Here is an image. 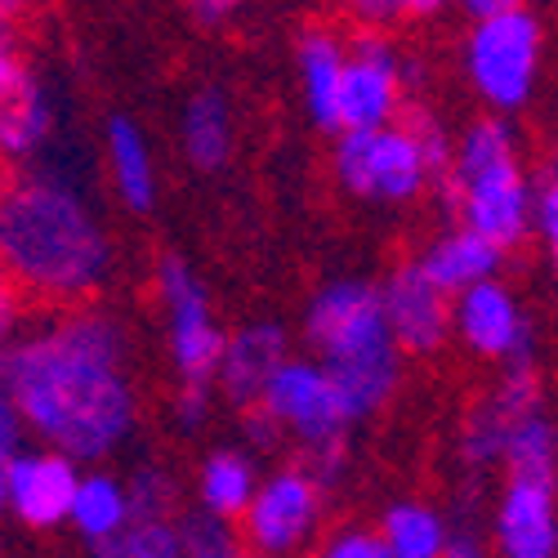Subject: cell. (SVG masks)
I'll return each mask as SVG.
<instances>
[{"label": "cell", "instance_id": "cell-1", "mask_svg": "<svg viewBox=\"0 0 558 558\" xmlns=\"http://www.w3.org/2000/svg\"><path fill=\"white\" fill-rule=\"evenodd\" d=\"M10 336L5 402L40 442L72 460H104L134 434L138 389L117 317L68 308Z\"/></svg>", "mask_w": 558, "mask_h": 558}, {"label": "cell", "instance_id": "cell-2", "mask_svg": "<svg viewBox=\"0 0 558 558\" xmlns=\"http://www.w3.org/2000/svg\"><path fill=\"white\" fill-rule=\"evenodd\" d=\"M0 255L36 300L76 304L112 272V242L89 197L59 170H27L0 206Z\"/></svg>", "mask_w": 558, "mask_h": 558}, {"label": "cell", "instance_id": "cell-3", "mask_svg": "<svg viewBox=\"0 0 558 558\" xmlns=\"http://www.w3.org/2000/svg\"><path fill=\"white\" fill-rule=\"evenodd\" d=\"M304 340L313 357L336 376L353 421L380 411L398 389V340L385 317L380 287L340 277L317 287L304 308Z\"/></svg>", "mask_w": 558, "mask_h": 558}, {"label": "cell", "instance_id": "cell-4", "mask_svg": "<svg viewBox=\"0 0 558 558\" xmlns=\"http://www.w3.org/2000/svg\"><path fill=\"white\" fill-rule=\"evenodd\" d=\"M447 189L460 223L483 232L500 251L536 232V193L519 166V134L509 121L483 117L456 138Z\"/></svg>", "mask_w": 558, "mask_h": 558}, {"label": "cell", "instance_id": "cell-5", "mask_svg": "<svg viewBox=\"0 0 558 558\" xmlns=\"http://www.w3.org/2000/svg\"><path fill=\"white\" fill-rule=\"evenodd\" d=\"M255 411L277 434H291L304 447L308 470L322 483L336 478L344 460V429L353 425V415L344 407L336 376L317 357H287V366L268 380Z\"/></svg>", "mask_w": 558, "mask_h": 558}, {"label": "cell", "instance_id": "cell-6", "mask_svg": "<svg viewBox=\"0 0 558 558\" xmlns=\"http://www.w3.org/2000/svg\"><path fill=\"white\" fill-rule=\"evenodd\" d=\"M541 50L545 36L536 14L514 10V14L478 19L470 36H464V76H470L474 95L492 112H519L536 89Z\"/></svg>", "mask_w": 558, "mask_h": 558}, {"label": "cell", "instance_id": "cell-7", "mask_svg": "<svg viewBox=\"0 0 558 558\" xmlns=\"http://www.w3.org/2000/svg\"><path fill=\"white\" fill-rule=\"evenodd\" d=\"M157 304H161L166 353L179 376V389H210L219 380V357H223L228 331L219 327L202 277L179 255H166L157 264Z\"/></svg>", "mask_w": 558, "mask_h": 558}, {"label": "cell", "instance_id": "cell-8", "mask_svg": "<svg viewBox=\"0 0 558 558\" xmlns=\"http://www.w3.org/2000/svg\"><path fill=\"white\" fill-rule=\"evenodd\" d=\"M336 174L362 202H411L425 193V183L438 179L425 144L415 138L407 121H393L385 130H353L336 144Z\"/></svg>", "mask_w": 558, "mask_h": 558}, {"label": "cell", "instance_id": "cell-9", "mask_svg": "<svg viewBox=\"0 0 558 558\" xmlns=\"http://www.w3.org/2000/svg\"><path fill=\"white\" fill-rule=\"evenodd\" d=\"M322 483L304 464L277 470L259 483L255 505L242 519V536L264 558H291L322 523Z\"/></svg>", "mask_w": 558, "mask_h": 558}, {"label": "cell", "instance_id": "cell-10", "mask_svg": "<svg viewBox=\"0 0 558 558\" xmlns=\"http://www.w3.org/2000/svg\"><path fill=\"white\" fill-rule=\"evenodd\" d=\"M407 95V63L398 45L366 32L362 40L349 45V72L340 89V134L353 130H385L398 121Z\"/></svg>", "mask_w": 558, "mask_h": 558}, {"label": "cell", "instance_id": "cell-11", "mask_svg": "<svg viewBox=\"0 0 558 558\" xmlns=\"http://www.w3.org/2000/svg\"><path fill=\"white\" fill-rule=\"evenodd\" d=\"M81 460L45 447V451H19L0 464V496H5L10 514L23 527L50 532L59 523H72V505L81 487Z\"/></svg>", "mask_w": 558, "mask_h": 558}, {"label": "cell", "instance_id": "cell-12", "mask_svg": "<svg viewBox=\"0 0 558 558\" xmlns=\"http://www.w3.org/2000/svg\"><path fill=\"white\" fill-rule=\"evenodd\" d=\"M385 317L402 353H438L456 336L451 295L434 282L421 264H402L385 277Z\"/></svg>", "mask_w": 558, "mask_h": 558}, {"label": "cell", "instance_id": "cell-13", "mask_svg": "<svg viewBox=\"0 0 558 558\" xmlns=\"http://www.w3.org/2000/svg\"><path fill=\"white\" fill-rule=\"evenodd\" d=\"M532 411H541V385L536 371L527 362H514L505 376L492 385V393L470 411V421L460 429V460L487 470V464H505V442L527 421Z\"/></svg>", "mask_w": 558, "mask_h": 558}, {"label": "cell", "instance_id": "cell-14", "mask_svg": "<svg viewBox=\"0 0 558 558\" xmlns=\"http://www.w3.org/2000/svg\"><path fill=\"white\" fill-rule=\"evenodd\" d=\"M496 558H558V478H509L492 514Z\"/></svg>", "mask_w": 558, "mask_h": 558}, {"label": "cell", "instance_id": "cell-15", "mask_svg": "<svg viewBox=\"0 0 558 558\" xmlns=\"http://www.w3.org/2000/svg\"><path fill=\"white\" fill-rule=\"evenodd\" d=\"M451 313H456V340L470 353H478L487 362H509V366L527 362L532 331H527V317L509 287L483 282L474 291L456 295Z\"/></svg>", "mask_w": 558, "mask_h": 558}, {"label": "cell", "instance_id": "cell-16", "mask_svg": "<svg viewBox=\"0 0 558 558\" xmlns=\"http://www.w3.org/2000/svg\"><path fill=\"white\" fill-rule=\"evenodd\" d=\"M54 134V99L14 50V36H5L0 54V144L10 157H36L45 138Z\"/></svg>", "mask_w": 558, "mask_h": 558}, {"label": "cell", "instance_id": "cell-17", "mask_svg": "<svg viewBox=\"0 0 558 558\" xmlns=\"http://www.w3.org/2000/svg\"><path fill=\"white\" fill-rule=\"evenodd\" d=\"M287 331L277 322H251V327L232 331L219 357V389L238 402V407H255L268 389V380L287 366Z\"/></svg>", "mask_w": 558, "mask_h": 558}, {"label": "cell", "instance_id": "cell-18", "mask_svg": "<svg viewBox=\"0 0 558 558\" xmlns=\"http://www.w3.org/2000/svg\"><path fill=\"white\" fill-rule=\"evenodd\" d=\"M500 255H505V251H500L496 242H487L483 232L456 223V228L442 232V238H434L415 264H421V268L434 277V282L456 300V295L474 291V287H483V282H496Z\"/></svg>", "mask_w": 558, "mask_h": 558}, {"label": "cell", "instance_id": "cell-19", "mask_svg": "<svg viewBox=\"0 0 558 558\" xmlns=\"http://www.w3.org/2000/svg\"><path fill=\"white\" fill-rule=\"evenodd\" d=\"M300 89H304V108L322 130L340 125V89L349 72V45L336 32H304L300 36Z\"/></svg>", "mask_w": 558, "mask_h": 558}, {"label": "cell", "instance_id": "cell-20", "mask_svg": "<svg viewBox=\"0 0 558 558\" xmlns=\"http://www.w3.org/2000/svg\"><path fill=\"white\" fill-rule=\"evenodd\" d=\"M104 157L112 189L130 210H148L157 202V161L148 148V134L138 130L130 117H112L104 134Z\"/></svg>", "mask_w": 558, "mask_h": 558}, {"label": "cell", "instance_id": "cell-21", "mask_svg": "<svg viewBox=\"0 0 558 558\" xmlns=\"http://www.w3.org/2000/svg\"><path fill=\"white\" fill-rule=\"evenodd\" d=\"M134 523V500H130V483L112 478V474H81L76 487V505H72V527L99 545V554Z\"/></svg>", "mask_w": 558, "mask_h": 558}, {"label": "cell", "instance_id": "cell-22", "mask_svg": "<svg viewBox=\"0 0 558 558\" xmlns=\"http://www.w3.org/2000/svg\"><path fill=\"white\" fill-rule=\"evenodd\" d=\"M259 474L246 451H210L197 470V500L206 514H219V519H246V509L255 505L259 496Z\"/></svg>", "mask_w": 558, "mask_h": 558}, {"label": "cell", "instance_id": "cell-23", "mask_svg": "<svg viewBox=\"0 0 558 558\" xmlns=\"http://www.w3.org/2000/svg\"><path fill=\"white\" fill-rule=\"evenodd\" d=\"M179 144L197 170H219L232 153V108L219 89H197L179 117Z\"/></svg>", "mask_w": 558, "mask_h": 558}, {"label": "cell", "instance_id": "cell-24", "mask_svg": "<svg viewBox=\"0 0 558 558\" xmlns=\"http://www.w3.org/2000/svg\"><path fill=\"white\" fill-rule=\"evenodd\" d=\"M380 541L389 558H447L451 532L442 514L425 500H398L380 514Z\"/></svg>", "mask_w": 558, "mask_h": 558}, {"label": "cell", "instance_id": "cell-25", "mask_svg": "<svg viewBox=\"0 0 558 558\" xmlns=\"http://www.w3.org/2000/svg\"><path fill=\"white\" fill-rule=\"evenodd\" d=\"M505 470L509 478H558V429L541 411H532L527 421L505 442Z\"/></svg>", "mask_w": 558, "mask_h": 558}, {"label": "cell", "instance_id": "cell-26", "mask_svg": "<svg viewBox=\"0 0 558 558\" xmlns=\"http://www.w3.org/2000/svg\"><path fill=\"white\" fill-rule=\"evenodd\" d=\"M104 558H189L183 554V527L179 519H134Z\"/></svg>", "mask_w": 558, "mask_h": 558}, {"label": "cell", "instance_id": "cell-27", "mask_svg": "<svg viewBox=\"0 0 558 558\" xmlns=\"http://www.w3.org/2000/svg\"><path fill=\"white\" fill-rule=\"evenodd\" d=\"M179 527H183V554L189 558H242V536L219 514L197 509V514H183Z\"/></svg>", "mask_w": 558, "mask_h": 558}, {"label": "cell", "instance_id": "cell-28", "mask_svg": "<svg viewBox=\"0 0 558 558\" xmlns=\"http://www.w3.org/2000/svg\"><path fill=\"white\" fill-rule=\"evenodd\" d=\"M130 500H134V519H174V478L157 464H144L134 478H130Z\"/></svg>", "mask_w": 558, "mask_h": 558}, {"label": "cell", "instance_id": "cell-29", "mask_svg": "<svg viewBox=\"0 0 558 558\" xmlns=\"http://www.w3.org/2000/svg\"><path fill=\"white\" fill-rule=\"evenodd\" d=\"M317 558H389L380 532H366V527H344L336 532L327 545L317 549Z\"/></svg>", "mask_w": 558, "mask_h": 558}, {"label": "cell", "instance_id": "cell-30", "mask_svg": "<svg viewBox=\"0 0 558 558\" xmlns=\"http://www.w3.org/2000/svg\"><path fill=\"white\" fill-rule=\"evenodd\" d=\"M344 10L357 27L385 36V27H393L398 19L411 14V0H344Z\"/></svg>", "mask_w": 558, "mask_h": 558}, {"label": "cell", "instance_id": "cell-31", "mask_svg": "<svg viewBox=\"0 0 558 558\" xmlns=\"http://www.w3.org/2000/svg\"><path fill=\"white\" fill-rule=\"evenodd\" d=\"M536 238L558 255V179L554 174L545 189H536Z\"/></svg>", "mask_w": 558, "mask_h": 558}, {"label": "cell", "instance_id": "cell-32", "mask_svg": "<svg viewBox=\"0 0 558 558\" xmlns=\"http://www.w3.org/2000/svg\"><path fill=\"white\" fill-rule=\"evenodd\" d=\"M23 415H19V407L14 402H5V407H0V451H5V460L10 456H19V451H27L23 447Z\"/></svg>", "mask_w": 558, "mask_h": 558}, {"label": "cell", "instance_id": "cell-33", "mask_svg": "<svg viewBox=\"0 0 558 558\" xmlns=\"http://www.w3.org/2000/svg\"><path fill=\"white\" fill-rule=\"evenodd\" d=\"M238 5H242V0H189L193 19H197V23H206V27H215V23H228L232 14H238Z\"/></svg>", "mask_w": 558, "mask_h": 558}, {"label": "cell", "instance_id": "cell-34", "mask_svg": "<svg viewBox=\"0 0 558 558\" xmlns=\"http://www.w3.org/2000/svg\"><path fill=\"white\" fill-rule=\"evenodd\" d=\"M464 10L474 14V23L478 19H496V14H514V10H527V0H460Z\"/></svg>", "mask_w": 558, "mask_h": 558}, {"label": "cell", "instance_id": "cell-35", "mask_svg": "<svg viewBox=\"0 0 558 558\" xmlns=\"http://www.w3.org/2000/svg\"><path fill=\"white\" fill-rule=\"evenodd\" d=\"M447 558H492L474 536H456L451 541V549H447Z\"/></svg>", "mask_w": 558, "mask_h": 558}, {"label": "cell", "instance_id": "cell-36", "mask_svg": "<svg viewBox=\"0 0 558 558\" xmlns=\"http://www.w3.org/2000/svg\"><path fill=\"white\" fill-rule=\"evenodd\" d=\"M447 0H411V14H438Z\"/></svg>", "mask_w": 558, "mask_h": 558}, {"label": "cell", "instance_id": "cell-37", "mask_svg": "<svg viewBox=\"0 0 558 558\" xmlns=\"http://www.w3.org/2000/svg\"><path fill=\"white\" fill-rule=\"evenodd\" d=\"M0 5H5V19H14V14L27 5V0H0Z\"/></svg>", "mask_w": 558, "mask_h": 558}, {"label": "cell", "instance_id": "cell-38", "mask_svg": "<svg viewBox=\"0 0 558 558\" xmlns=\"http://www.w3.org/2000/svg\"><path fill=\"white\" fill-rule=\"evenodd\" d=\"M549 174L558 179V138H554V153H549Z\"/></svg>", "mask_w": 558, "mask_h": 558}, {"label": "cell", "instance_id": "cell-39", "mask_svg": "<svg viewBox=\"0 0 558 558\" xmlns=\"http://www.w3.org/2000/svg\"><path fill=\"white\" fill-rule=\"evenodd\" d=\"M554 264H558V255H554Z\"/></svg>", "mask_w": 558, "mask_h": 558}]
</instances>
